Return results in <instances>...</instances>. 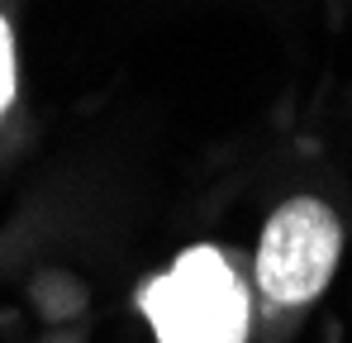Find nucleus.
<instances>
[{
	"label": "nucleus",
	"mask_w": 352,
	"mask_h": 343,
	"mask_svg": "<svg viewBox=\"0 0 352 343\" xmlns=\"http://www.w3.org/2000/svg\"><path fill=\"white\" fill-rule=\"evenodd\" d=\"M138 305L157 343H243L248 339V286L234 262L200 243L181 253L162 277L138 291Z\"/></svg>",
	"instance_id": "nucleus-1"
},
{
	"label": "nucleus",
	"mask_w": 352,
	"mask_h": 343,
	"mask_svg": "<svg viewBox=\"0 0 352 343\" xmlns=\"http://www.w3.org/2000/svg\"><path fill=\"white\" fill-rule=\"evenodd\" d=\"M343 253V229L333 210L314 196L286 200L257 243V291L272 305H305L333 282Z\"/></svg>",
	"instance_id": "nucleus-2"
},
{
	"label": "nucleus",
	"mask_w": 352,
	"mask_h": 343,
	"mask_svg": "<svg viewBox=\"0 0 352 343\" xmlns=\"http://www.w3.org/2000/svg\"><path fill=\"white\" fill-rule=\"evenodd\" d=\"M14 101V39H10V24L0 14V114L10 110Z\"/></svg>",
	"instance_id": "nucleus-3"
}]
</instances>
